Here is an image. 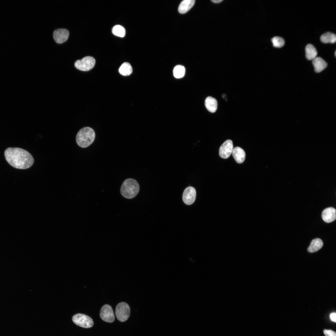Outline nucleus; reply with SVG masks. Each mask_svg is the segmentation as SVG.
Returning a JSON list of instances; mask_svg holds the SVG:
<instances>
[{"instance_id":"obj_1","label":"nucleus","mask_w":336,"mask_h":336,"mask_svg":"<svg viewBox=\"0 0 336 336\" xmlns=\"http://www.w3.org/2000/svg\"><path fill=\"white\" fill-rule=\"evenodd\" d=\"M4 156L7 162L13 167L25 169L30 167L33 164L34 159L27 151L18 147H8L4 152Z\"/></svg>"},{"instance_id":"obj_2","label":"nucleus","mask_w":336,"mask_h":336,"mask_svg":"<svg viewBox=\"0 0 336 336\" xmlns=\"http://www.w3.org/2000/svg\"><path fill=\"white\" fill-rule=\"evenodd\" d=\"M95 138V133L94 130L88 127H84L78 132L76 136L77 144L82 148H86L91 144Z\"/></svg>"},{"instance_id":"obj_3","label":"nucleus","mask_w":336,"mask_h":336,"mask_svg":"<svg viewBox=\"0 0 336 336\" xmlns=\"http://www.w3.org/2000/svg\"><path fill=\"white\" fill-rule=\"evenodd\" d=\"M139 186L135 179L128 178L123 182L120 188L121 195L124 198L131 199L135 197L139 192Z\"/></svg>"},{"instance_id":"obj_4","label":"nucleus","mask_w":336,"mask_h":336,"mask_svg":"<svg viewBox=\"0 0 336 336\" xmlns=\"http://www.w3.org/2000/svg\"><path fill=\"white\" fill-rule=\"evenodd\" d=\"M130 314V308L128 304L125 302L118 303L115 309V315L118 320L123 322L128 320Z\"/></svg>"},{"instance_id":"obj_5","label":"nucleus","mask_w":336,"mask_h":336,"mask_svg":"<svg viewBox=\"0 0 336 336\" xmlns=\"http://www.w3.org/2000/svg\"><path fill=\"white\" fill-rule=\"evenodd\" d=\"M95 62V60L93 57L86 56L81 60H77L75 63L74 66L80 70L87 71L94 67Z\"/></svg>"},{"instance_id":"obj_6","label":"nucleus","mask_w":336,"mask_h":336,"mask_svg":"<svg viewBox=\"0 0 336 336\" xmlns=\"http://www.w3.org/2000/svg\"><path fill=\"white\" fill-rule=\"evenodd\" d=\"M72 320L76 324L84 328H91L94 324L93 320L91 317L82 314L75 315L72 317Z\"/></svg>"},{"instance_id":"obj_7","label":"nucleus","mask_w":336,"mask_h":336,"mask_svg":"<svg viewBox=\"0 0 336 336\" xmlns=\"http://www.w3.org/2000/svg\"><path fill=\"white\" fill-rule=\"evenodd\" d=\"M100 316L102 320L107 322H113L115 320L114 312L112 308L108 304H105L101 307L100 310Z\"/></svg>"},{"instance_id":"obj_8","label":"nucleus","mask_w":336,"mask_h":336,"mask_svg":"<svg viewBox=\"0 0 336 336\" xmlns=\"http://www.w3.org/2000/svg\"><path fill=\"white\" fill-rule=\"evenodd\" d=\"M196 193L194 188L189 186L186 188L184 191L182 199L184 203L188 205L193 204L195 201Z\"/></svg>"},{"instance_id":"obj_9","label":"nucleus","mask_w":336,"mask_h":336,"mask_svg":"<svg viewBox=\"0 0 336 336\" xmlns=\"http://www.w3.org/2000/svg\"><path fill=\"white\" fill-rule=\"evenodd\" d=\"M233 149L232 141L228 139L224 142L220 147L219 150V155L222 158H227L231 154Z\"/></svg>"},{"instance_id":"obj_10","label":"nucleus","mask_w":336,"mask_h":336,"mask_svg":"<svg viewBox=\"0 0 336 336\" xmlns=\"http://www.w3.org/2000/svg\"><path fill=\"white\" fill-rule=\"evenodd\" d=\"M69 35V32L68 30L63 28L56 29L53 33L54 40L58 44H61L66 41Z\"/></svg>"},{"instance_id":"obj_11","label":"nucleus","mask_w":336,"mask_h":336,"mask_svg":"<svg viewBox=\"0 0 336 336\" xmlns=\"http://www.w3.org/2000/svg\"><path fill=\"white\" fill-rule=\"evenodd\" d=\"M336 209L333 207H329L324 209L322 213V217L326 223H330L335 220L336 218Z\"/></svg>"},{"instance_id":"obj_12","label":"nucleus","mask_w":336,"mask_h":336,"mask_svg":"<svg viewBox=\"0 0 336 336\" xmlns=\"http://www.w3.org/2000/svg\"><path fill=\"white\" fill-rule=\"evenodd\" d=\"M232 153L233 158L237 163H241L244 161L245 153L241 148L238 147L234 148Z\"/></svg>"},{"instance_id":"obj_13","label":"nucleus","mask_w":336,"mask_h":336,"mask_svg":"<svg viewBox=\"0 0 336 336\" xmlns=\"http://www.w3.org/2000/svg\"><path fill=\"white\" fill-rule=\"evenodd\" d=\"M312 63L315 71L318 73L322 71L327 65L326 62L320 57H316L312 60Z\"/></svg>"},{"instance_id":"obj_14","label":"nucleus","mask_w":336,"mask_h":336,"mask_svg":"<svg viewBox=\"0 0 336 336\" xmlns=\"http://www.w3.org/2000/svg\"><path fill=\"white\" fill-rule=\"evenodd\" d=\"M195 2V0H183L179 6L178 12L181 14L186 13L193 6Z\"/></svg>"},{"instance_id":"obj_15","label":"nucleus","mask_w":336,"mask_h":336,"mask_svg":"<svg viewBox=\"0 0 336 336\" xmlns=\"http://www.w3.org/2000/svg\"><path fill=\"white\" fill-rule=\"evenodd\" d=\"M205 105L207 109L211 112L214 113L217 110V100L215 98L212 97L208 96L206 99Z\"/></svg>"},{"instance_id":"obj_16","label":"nucleus","mask_w":336,"mask_h":336,"mask_svg":"<svg viewBox=\"0 0 336 336\" xmlns=\"http://www.w3.org/2000/svg\"><path fill=\"white\" fill-rule=\"evenodd\" d=\"M323 244V242L321 239L318 238L315 239L311 241L307 250L310 253L316 252L322 247Z\"/></svg>"},{"instance_id":"obj_17","label":"nucleus","mask_w":336,"mask_h":336,"mask_svg":"<svg viewBox=\"0 0 336 336\" xmlns=\"http://www.w3.org/2000/svg\"><path fill=\"white\" fill-rule=\"evenodd\" d=\"M306 56L309 60H313L316 57L317 52L315 47L311 44H308L305 48Z\"/></svg>"},{"instance_id":"obj_18","label":"nucleus","mask_w":336,"mask_h":336,"mask_svg":"<svg viewBox=\"0 0 336 336\" xmlns=\"http://www.w3.org/2000/svg\"><path fill=\"white\" fill-rule=\"evenodd\" d=\"M320 40L324 43H334L336 41V35L331 32H326L322 35Z\"/></svg>"},{"instance_id":"obj_19","label":"nucleus","mask_w":336,"mask_h":336,"mask_svg":"<svg viewBox=\"0 0 336 336\" xmlns=\"http://www.w3.org/2000/svg\"><path fill=\"white\" fill-rule=\"evenodd\" d=\"M132 71L133 69L131 65L127 62L123 63L119 70V73L124 76L130 75L131 74Z\"/></svg>"},{"instance_id":"obj_20","label":"nucleus","mask_w":336,"mask_h":336,"mask_svg":"<svg viewBox=\"0 0 336 336\" xmlns=\"http://www.w3.org/2000/svg\"><path fill=\"white\" fill-rule=\"evenodd\" d=\"M185 71V69L184 66L180 65H176L173 69L174 76L176 78H182L184 75Z\"/></svg>"},{"instance_id":"obj_21","label":"nucleus","mask_w":336,"mask_h":336,"mask_svg":"<svg viewBox=\"0 0 336 336\" xmlns=\"http://www.w3.org/2000/svg\"><path fill=\"white\" fill-rule=\"evenodd\" d=\"M112 32L114 35L121 37H124L125 34V28L120 25L114 26L112 29Z\"/></svg>"},{"instance_id":"obj_22","label":"nucleus","mask_w":336,"mask_h":336,"mask_svg":"<svg viewBox=\"0 0 336 336\" xmlns=\"http://www.w3.org/2000/svg\"><path fill=\"white\" fill-rule=\"evenodd\" d=\"M273 46L277 48L282 47L285 44L284 40L282 37L279 36H275L271 39Z\"/></svg>"},{"instance_id":"obj_23","label":"nucleus","mask_w":336,"mask_h":336,"mask_svg":"<svg viewBox=\"0 0 336 336\" xmlns=\"http://www.w3.org/2000/svg\"><path fill=\"white\" fill-rule=\"evenodd\" d=\"M323 332L325 336H336V332L331 330L324 329Z\"/></svg>"},{"instance_id":"obj_24","label":"nucleus","mask_w":336,"mask_h":336,"mask_svg":"<svg viewBox=\"0 0 336 336\" xmlns=\"http://www.w3.org/2000/svg\"><path fill=\"white\" fill-rule=\"evenodd\" d=\"M330 317L331 320L334 322H336V314L335 313H332L330 315Z\"/></svg>"},{"instance_id":"obj_25","label":"nucleus","mask_w":336,"mask_h":336,"mask_svg":"<svg viewBox=\"0 0 336 336\" xmlns=\"http://www.w3.org/2000/svg\"><path fill=\"white\" fill-rule=\"evenodd\" d=\"M222 1H223L222 0H211V1H212L213 2H214V3H220L221 2H222Z\"/></svg>"},{"instance_id":"obj_26","label":"nucleus","mask_w":336,"mask_h":336,"mask_svg":"<svg viewBox=\"0 0 336 336\" xmlns=\"http://www.w3.org/2000/svg\"><path fill=\"white\" fill-rule=\"evenodd\" d=\"M336 51H335V56H336Z\"/></svg>"}]
</instances>
